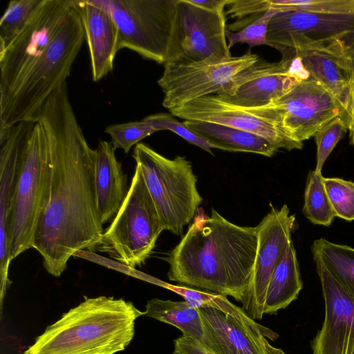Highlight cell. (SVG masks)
<instances>
[{"label": "cell", "mask_w": 354, "mask_h": 354, "mask_svg": "<svg viewBox=\"0 0 354 354\" xmlns=\"http://www.w3.org/2000/svg\"><path fill=\"white\" fill-rule=\"evenodd\" d=\"M46 137L51 169L50 196L32 248L46 270L59 277L69 259L97 250L104 233L95 184V149L77 122L66 82L44 102L37 120Z\"/></svg>", "instance_id": "obj_1"}, {"label": "cell", "mask_w": 354, "mask_h": 354, "mask_svg": "<svg viewBox=\"0 0 354 354\" xmlns=\"http://www.w3.org/2000/svg\"><path fill=\"white\" fill-rule=\"evenodd\" d=\"M84 41L73 0H44L0 48V122H37L44 102L66 82Z\"/></svg>", "instance_id": "obj_2"}, {"label": "cell", "mask_w": 354, "mask_h": 354, "mask_svg": "<svg viewBox=\"0 0 354 354\" xmlns=\"http://www.w3.org/2000/svg\"><path fill=\"white\" fill-rule=\"evenodd\" d=\"M180 243L165 259L170 281L243 302L258 246L256 227L239 226L216 209H201Z\"/></svg>", "instance_id": "obj_3"}, {"label": "cell", "mask_w": 354, "mask_h": 354, "mask_svg": "<svg viewBox=\"0 0 354 354\" xmlns=\"http://www.w3.org/2000/svg\"><path fill=\"white\" fill-rule=\"evenodd\" d=\"M144 315L123 299L86 298L49 325L24 354H115L129 346L136 319Z\"/></svg>", "instance_id": "obj_4"}, {"label": "cell", "mask_w": 354, "mask_h": 354, "mask_svg": "<svg viewBox=\"0 0 354 354\" xmlns=\"http://www.w3.org/2000/svg\"><path fill=\"white\" fill-rule=\"evenodd\" d=\"M51 169L46 135L35 122L24 145L9 213L11 259L32 248L38 222L50 196Z\"/></svg>", "instance_id": "obj_5"}, {"label": "cell", "mask_w": 354, "mask_h": 354, "mask_svg": "<svg viewBox=\"0 0 354 354\" xmlns=\"http://www.w3.org/2000/svg\"><path fill=\"white\" fill-rule=\"evenodd\" d=\"M133 158L142 170L164 230L181 236L203 201L191 162L180 156L169 159L142 142L136 145Z\"/></svg>", "instance_id": "obj_6"}, {"label": "cell", "mask_w": 354, "mask_h": 354, "mask_svg": "<svg viewBox=\"0 0 354 354\" xmlns=\"http://www.w3.org/2000/svg\"><path fill=\"white\" fill-rule=\"evenodd\" d=\"M267 42L282 55L316 51L352 65L354 13L279 10L269 22Z\"/></svg>", "instance_id": "obj_7"}, {"label": "cell", "mask_w": 354, "mask_h": 354, "mask_svg": "<svg viewBox=\"0 0 354 354\" xmlns=\"http://www.w3.org/2000/svg\"><path fill=\"white\" fill-rule=\"evenodd\" d=\"M164 230L159 214L136 165L127 196L97 250L130 268L141 266L151 256Z\"/></svg>", "instance_id": "obj_8"}, {"label": "cell", "mask_w": 354, "mask_h": 354, "mask_svg": "<svg viewBox=\"0 0 354 354\" xmlns=\"http://www.w3.org/2000/svg\"><path fill=\"white\" fill-rule=\"evenodd\" d=\"M113 18L119 50L127 48L145 59L165 63L176 0H91Z\"/></svg>", "instance_id": "obj_9"}, {"label": "cell", "mask_w": 354, "mask_h": 354, "mask_svg": "<svg viewBox=\"0 0 354 354\" xmlns=\"http://www.w3.org/2000/svg\"><path fill=\"white\" fill-rule=\"evenodd\" d=\"M225 12L176 0L165 64L192 63L232 57L226 41Z\"/></svg>", "instance_id": "obj_10"}, {"label": "cell", "mask_w": 354, "mask_h": 354, "mask_svg": "<svg viewBox=\"0 0 354 354\" xmlns=\"http://www.w3.org/2000/svg\"><path fill=\"white\" fill-rule=\"evenodd\" d=\"M259 59L249 49L243 55L192 63L164 64L158 80L165 97L164 107L170 109L201 97L221 92L241 71Z\"/></svg>", "instance_id": "obj_11"}, {"label": "cell", "mask_w": 354, "mask_h": 354, "mask_svg": "<svg viewBox=\"0 0 354 354\" xmlns=\"http://www.w3.org/2000/svg\"><path fill=\"white\" fill-rule=\"evenodd\" d=\"M169 111L174 116L185 120L216 123L257 134L279 149L290 151L303 147L286 136L275 110L269 104L244 107L228 102L217 95H210Z\"/></svg>", "instance_id": "obj_12"}, {"label": "cell", "mask_w": 354, "mask_h": 354, "mask_svg": "<svg viewBox=\"0 0 354 354\" xmlns=\"http://www.w3.org/2000/svg\"><path fill=\"white\" fill-rule=\"evenodd\" d=\"M309 77L299 57H282L279 62L259 58L215 95L244 107L264 106Z\"/></svg>", "instance_id": "obj_13"}, {"label": "cell", "mask_w": 354, "mask_h": 354, "mask_svg": "<svg viewBox=\"0 0 354 354\" xmlns=\"http://www.w3.org/2000/svg\"><path fill=\"white\" fill-rule=\"evenodd\" d=\"M276 111L286 136L303 142L342 113L336 98L312 79L303 80L269 104Z\"/></svg>", "instance_id": "obj_14"}, {"label": "cell", "mask_w": 354, "mask_h": 354, "mask_svg": "<svg viewBox=\"0 0 354 354\" xmlns=\"http://www.w3.org/2000/svg\"><path fill=\"white\" fill-rule=\"evenodd\" d=\"M295 216L287 205L279 209L272 207L270 212L256 226L258 246L249 289L243 301L242 308L252 319H261L267 288L272 274L291 234Z\"/></svg>", "instance_id": "obj_15"}, {"label": "cell", "mask_w": 354, "mask_h": 354, "mask_svg": "<svg viewBox=\"0 0 354 354\" xmlns=\"http://www.w3.org/2000/svg\"><path fill=\"white\" fill-rule=\"evenodd\" d=\"M313 260L325 315L321 329L310 343L313 354H354V299L319 261Z\"/></svg>", "instance_id": "obj_16"}, {"label": "cell", "mask_w": 354, "mask_h": 354, "mask_svg": "<svg viewBox=\"0 0 354 354\" xmlns=\"http://www.w3.org/2000/svg\"><path fill=\"white\" fill-rule=\"evenodd\" d=\"M203 324L201 340L216 354H267L265 339L279 335L254 320H242L216 308H197Z\"/></svg>", "instance_id": "obj_17"}, {"label": "cell", "mask_w": 354, "mask_h": 354, "mask_svg": "<svg viewBox=\"0 0 354 354\" xmlns=\"http://www.w3.org/2000/svg\"><path fill=\"white\" fill-rule=\"evenodd\" d=\"M35 122L12 126L6 140L0 145V277L1 291L10 284L8 270L12 261L9 248V213L19 160L29 132Z\"/></svg>", "instance_id": "obj_18"}, {"label": "cell", "mask_w": 354, "mask_h": 354, "mask_svg": "<svg viewBox=\"0 0 354 354\" xmlns=\"http://www.w3.org/2000/svg\"><path fill=\"white\" fill-rule=\"evenodd\" d=\"M73 4L84 31L92 78L97 82L113 71L119 50L118 28L110 14L89 0H73Z\"/></svg>", "instance_id": "obj_19"}, {"label": "cell", "mask_w": 354, "mask_h": 354, "mask_svg": "<svg viewBox=\"0 0 354 354\" xmlns=\"http://www.w3.org/2000/svg\"><path fill=\"white\" fill-rule=\"evenodd\" d=\"M111 142L100 140L95 149V184L97 211L102 225L112 221L129 189L127 176L117 160Z\"/></svg>", "instance_id": "obj_20"}, {"label": "cell", "mask_w": 354, "mask_h": 354, "mask_svg": "<svg viewBox=\"0 0 354 354\" xmlns=\"http://www.w3.org/2000/svg\"><path fill=\"white\" fill-rule=\"evenodd\" d=\"M184 123L214 149L250 152L268 157L274 156L279 149L268 139L251 132L203 121L185 120Z\"/></svg>", "instance_id": "obj_21"}, {"label": "cell", "mask_w": 354, "mask_h": 354, "mask_svg": "<svg viewBox=\"0 0 354 354\" xmlns=\"http://www.w3.org/2000/svg\"><path fill=\"white\" fill-rule=\"evenodd\" d=\"M302 288L296 250L290 240L286 245L270 279L263 314L274 315L287 308L297 299Z\"/></svg>", "instance_id": "obj_22"}, {"label": "cell", "mask_w": 354, "mask_h": 354, "mask_svg": "<svg viewBox=\"0 0 354 354\" xmlns=\"http://www.w3.org/2000/svg\"><path fill=\"white\" fill-rule=\"evenodd\" d=\"M299 57L310 79L327 90L343 109L352 65L328 55L316 51L283 55L282 57Z\"/></svg>", "instance_id": "obj_23"}, {"label": "cell", "mask_w": 354, "mask_h": 354, "mask_svg": "<svg viewBox=\"0 0 354 354\" xmlns=\"http://www.w3.org/2000/svg\"><path fill=\"white\" fill-rule=\"evenodd\" d=\"M145 309V316L176 326L183 336L202 340L203 329L200 314L185 301L153 298L147 301Z\"/></svg>", "instance_id": "obj_24"}, {"label": "cell", "mask_w": 354, "mask_h": 354, "mask_svg": "<svg viewBox=\"0 0 354 354\" xmlns=\"http://www.w3.org/2000/svg\"><path fill=\"white\" fill-rule=\"evenodd\" d=\"M310 250L354 299V248L332 243L324 238L313 241Z\"/></svg>", "instance_id": "obj_25"}, {"label": "cell", "mask_w": 354, "mask_h": 354, "mask_svg": "<svg viewBox=\"0 0 354 354\" xmlns=\"http://www.w3.org/2000/svg\"><path fill=\"white\" fill-rule=\"evenodd\" d=\"M304 216L313 224L329 226L335 217L330 203L322 173L310 171L304 192Z\"/></svg>", "instance_id": "obj_26"}, {"label": "cell", "mask_w": 354, "mask_h": 354, "mask_svg": "<svg viewBox=\"0 0 354 354\" xmlns=\"http://www.w3.org/2000/svg\"><path fill=\"white\" fill-rule=\"evenodd\" d=\"M151 281L180 295L193 308L211 307L242 320L248 322L254 320L247 315L242 308L233 304L225 295L203 291L185 286L173 285L157 279H154V281Z\"/></svg>", "instance_id": "obj_27"}, {"label": "cell", "mask_w": 354, "mask_h": 354, "mask_svg": "<svg viewBox=\"0 0 354 354\" xmlns=\"http://www.w3.org/2000/svg\"><path fill=\"white\" fill-rule=\"evenodd\" d=\"M44 0H12L0 20V48H6L26 25Z\"/></svg>", "instance_id": "obj_28"}, {"label": "cell", "mask_w": 354, "mask_h": 354, "mask_svg": "<svg viewBox=\"0 0 354 354\" xmlns=\"http://www.w3.org/2000/svg\"><path fill=\"white\" fill-rule=\"evenodd\" d=\"M324 187L334 214L344 220H354V183L339 178H324Z\"/></svg>", "instance_id": "obj_29"}, {"label": "cell", "mask_w": 354, "mask_h": 354, "mask_svg": "<svg viewBox=\"0 0 354 354\" xmlns=\"http://www.w3.org/2000/svg\"><path fill=\"white\" fill-rule=\"evenodd\" d=\"M279 10H299L327 14L354 13V0H270Z\"/></svg>", "instance_id": "obj_30"}, {"label": "cell", "mask_w": 354, "mask_h": 354, "mask_svg": "<svg viewBox=\"0 0 354 354\" xmlns=\"http://www.w3.org/2000/svg\"><path fill=\"white\" fill-rule=\"evenodd\" d=\"M104 132L110 136L115 149H121L127 153L133 145L157 131L142 120L111 124L105 128Z\"/></svg>", "instance_id": "obj_31"}, {"label": "cell", "mask_w": 354, "mask_h": 354, "mask_svg": "<svg viewBox=\"0 0 354 354\" xmlns=\"http://www.w3.org/2000/svg\"><path fill=\"white\" fill-rule=\"evenodd\" d=\"M278 11H279L278 9L270 8L239 31L232 32L227 29L225 36L229 41V49L230 50L237 43H245L248 44L250 49L256 46H268L267 42L268 24L272 16Z\"/></svg>", "instance_id": "obj_32"}, {"label": "cell", "mask_w": 354, "mask_h": 354, "mask_svg": "<svg viewBox=\"0 0 354 354\" xmlns=\"http://www.w3.org/2000/svg\"><path fill=\"white\" fill-rule=\"evenodd\" d=\"M347 131L346 123L340 116H337L315 133L313 137L317 145L315 171L322 173L323 165L327 158Z\"/></svg>", "instance_id": "obj_33"}, {"label": "cell", "mask_w": 354, "mask_h": 354, "mask_svg": "<svg viewBox=\"0 0 354 354\" xmlns=\"http://www.w3.org/2000/svg\"><path fill=\"white\" fill-rule=\"evenodd\" d=\"M142 120L149 123L157 131L161 130L171 131L189 143L213 154L212 149L214 147L211 144L190 131L185 126L184 122L178 121L171 113H155L148 115Z\"/></svg>", "instance_id": "obj_34"}, {"label": "cell", "mask_w": 354, "mask_h": 354, "mask_svg": "<svg viewBox=\"0 0 354 354\" xmlns=\"http://www.w3.org/2000/svg\"><path fill=\"white\" fill-rule=\"evenodd\" d=\"M227 6L225 15L239 17L261 15L271 8L270 0H230Z\"/></svg>", "instance_id": "obj_35"}, {"label": "cell", "mask_w": 354, "mask_h": 354, "mask_svg": "<svg viewBox=\"0 0 354 354\" xmlns=\"http://www.w3.org/2000/svg\"><path fill=\"white\" fill-rule=\"evenodd\" d=\"M340 117L348 128L349 144L354 146V57Z\"/></svg>", "instance_id": "obj_36"}, {"label": "cell", "mask_w": 354, "mask_h": 354, "mask_svg": "<svg viewBox=\"0 0 354 354\" xmlns=\"http://www.w3.org/2000/svg\"><path fill=\"white\" fill-rule=\"evenodd\" d=\"M173 354H216L201 340L182 335L174 341Z\"/></svg>", "instance_id": "obj_37"}, {"label": "cell", "mask_w": 354, "mask_h": 354, "mask_svg": "<svg viewBox=\"0 0 354 354\" xmlns=\"http://www.w3.org/2000/svg\"><path fill=\"white\" fill-rule=\"evenodd\" d=\"M191 3L200 8L214 11L225 12V7L227 6L230 0H188Z\"/></svg>", "instance_id": "obj_38"}, {"label": "cell", "mask_w": 354, "mask_h": 354, "mask_svg": "<svg viewBox=\"0 0 354 354\" xmlns=\"http://www.w3.org/2000/svg\"><path fill=\"white\" fill-rule=\"evenodd\" d=\"M265 346L267 354H288L285 353L282 349L272 346L270 343H268L267 339H265Z\"/></svg>", "instance_id": "obj_39"}]
</instances>
